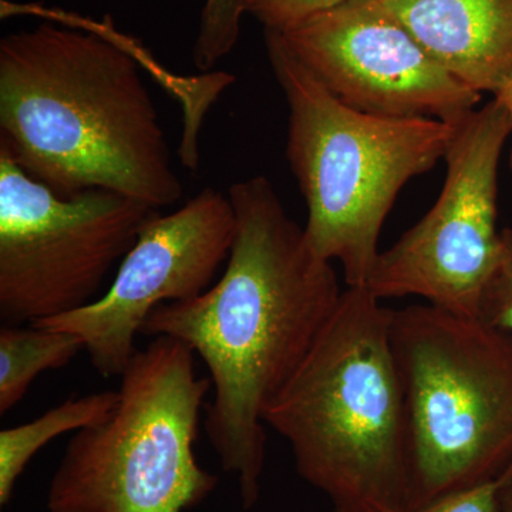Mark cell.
I'll return each mask as SVG.
<instances>
[{
    "instance_id": "9c48e42d",
    "label": "cell",
    "mask_w": 512,
    "mask_h": 512,
    "mask_svg": "<svg viewBox=\"0 0 512 512\" xmlns=\"http://www.w3.org/2000/svg\"><path fill=\"white\" fill-rule=\"evenodd\" d=\"M235 228L228 195L205 188L177 211H157L144 224L104 295L77 311L32 325L76 335L100 376L120 377L157 306L188 301L214 285L215 275L227 264Z\"/></svg>"
},
{
    "instance_id": "ffe728a7",
    "label": "cell",
    "mask_w": 512,
    "mask_h": 512,
    "mask_svg": "<svg viewBox=\"0 0 512 512\" xmlns=\"http://www.w3.org/2000/svg\"><path fill=\"white\" fill-rule=\"evenodd\" d=\"M333 512H338V511H333Z\"/></svg>"
},
{
    "instance_id": "5b68a950",
    "label": "cell",
    "mask_w": 512,
    "mask_h": 512,
    "mask_svg": "<svg viewBox=\"0 0 512 512\" xmlns=\"http://www.w3.org/2000/svg\"><path fill=\"white\" fill-rule=\"evenodd\" d=\"M390 345L410 510L503 476L512 466V333L426 303L392 309Z\"/></svg>"
},
{
    "instance_id": "8992f818",
    "label": "cell",
    "mask_w": 512,
    "mask_h": 512,
    "mask_svg": "<svg viewBox=\"0 0 512 512\" xmlns=\"http://www.w3.org/2000/svg\"><path fill=\"white\" fill-rule=\"evenodd\" d=\"M212 384L185 343L157 336L120 376L106 420L76 431L50 481V512H185L218 485L195 457Z\"/></svg>"
},
{
    "instance_id": "3957f363",
    "label": "cell",
    "mask_w": 512,
    "mask_h": 512,
    "mask_svg": "<svg viewBox=\"0 0 512 512\" xmlns=\"http://www.w3.org/2000/svg\"><path fill=\"white\" fill-rule=\"evenodd\" d=\"M390 315L348 288L308 355L265 410L296 471L338 512H409L402 387Z\"/></svg>"
},
{
    "instance_id": "d6986e66",
    "label": "cell",
    "mask_w": 512,
    "mask_h": 512,
    "mask_svg": "<svg viewBox=\"0 0 512 512\" xmlns=\"http://www.w3.org/2000/svg\"><path fill=\"white\" fill-rule=\"evenodd\" d=\"M494 99L504 107L505 111H507L512 124V77L500 92L494 94ZM510 168L512 171V148L510 153Z\"/></svg>"
},
{
    "instance_id": "9a60e30c",
    "label": "cell",
    "mask_w": 512,
    "mask_h": 512,
    "mask_svg": "<svg viewBox=\"0 0 512 512\" xmlns=\"http://www.w3.org/2000/svg\"><path fill=\"white\" fill-rule=\"evenodd\" d=\"M353 0H247L245 12L265 30H282L301 20Z\"/></svg>"
},
{
    "instance_id": "7a4b0ae2",
    "label": "cell",
    "mask_w": 512,
    "mask_h": 512,
    "mask_svg": "<svg viewBox=\"0 0 512 512\" xmlns=\"http://www.w3.org/2000/svg\"><path fill=\"white\" fill-rule=\"evenodd\" d=\"M0 148L62 197L107 190L160 210L183 197L134 57L43 25L0 40Z\"/></svg>"
},
{
    "instance_id": "5bb4252c",
    "label": "cell",
    "mask_w": 512,
    "mask_h": 512,
    "mask_svg": "<svg viewBox=\"0 0 512 512\" xmlns=\"http://www.w3.org/2000/svg\"><path fill=\"white\" fill-rule=\"evenodd\" d=\"M247 0H205L201 10L192 60L200 70H211L237 46Z\"/></svg>"
},
{
    "instance_id": "ba28073f",
    "label": "cell",
    "mask_w": 512,
    "mask_h": 512,
    "mask_svg": "<svg viewBox=\"0 0 512 512\" xmlns=\"http://www.w3.org/2000/svg\"><path fill=\"white\" fill-rule=\"evenodd\" d=\"M511 136L510 116L495 99L458 126L436 204L393 247L380 251L367 291L380 301L420 296L444 311L480 318L503 258L498 168Z\"/></svg>"
},
{
    "instance_id": "30bf717a",
    "label": "cell",
    "mask_w": 512,
    "mask_h": 512,
    "mask_svg": "<svg viewBox=\"0 0 512 512\" xmlns=\"http://www.w3.org/2000/svg\"><path fill=\"white\" fill-rule=\"evenodd\" d=\"M276 32L336 99L360 113L458 127L481 100L376 0H353Z\"/></svg>"
},
{
    "instance_id": "7c38bea8",
    "label": "cell",
    "mask_w": 512,
    "mask_h": 512,
    "mask_svg": "<svg viewBox=\"0 0 512 512\" xmlns=\"http://www.w3.org/2000/svg\"><path fill=\"white\" fill-rule=\"evenodd\" d=\"M117 400V390L87 394L66 400L29 423L0 431V505L9 504L16 481L43 447L63 434L106 420Z\"/></svg>"
},
{
    "instance_id": "ac0fdd59",
    "label": "cell",
    "mask_w": 512,
    "mask_h": 512,
    "mask_svg": "<svg viewBox=\"0 0 512 512\" xmlns=\"http://www.w3.org/2000/svg\"><path fill=\"white\" fill-rule=\"evenodd\" d=\"M498 512H512V466L508 468L507 476L501 485Z\"/></svg>"
},
{
    "instance_id": "2e32d148",
    "label": "cell",
    "mask_w": 512,
    "mask_h": 512,
    "mask_svg": "<svg viewBox=\"0 0 512 512\" xmlns=\"http://www.w3.org/2000/svg\"><path fill=\"white\" fill-rule=\"evenodd\" d=\"M501 264L481 302L480 318L495 328L512 333V229H503Z\"/></svg>"
},
{
    "instance_id": "4fadbf2b",
    "label": "cell",
    "mask_w": 512,
    "mask_h": 512,
    "mask_svg": "<svg viewBox=\"0 0 512 512\" xmlns=\"http://www.w3.org/2000/svg\"><path fill=\"white\" fill-rule=\"evenodd\" d=\"M84 349L72 333L29 325L0 328V414L22 402L40 373L62 369Z\"/></svg>"
},
{
    "instance_id": "52a82bcc",
    "label": "cell",
    "mask_w": 512,
    "mask_h": 512,
    "mask_svg": "<svg viewBox=\"0 0 512 512\" xmlns=\"http://www.w3.org/2000/svg\"><path fill=\"white\" fill-rule=\"evenodd\" d=\"M157 211L107 190L62 197L0 148L3 325H32L96 301Z\"/></svg>"
},
{
    "instance_id": "8fae6325",
    "label": "cell",
    "mask_w": 512,
    "mask_h": 512,
    "mask_svg": "<svg viewBox=\"0 0 512 512\" xmlns=\"http://www.w3.org/2000/svg\"><path fill=\"white\" fill-rule=\"evenodd\" d=\"M451 76L497 94L512 77V0H376Z\"/></svg>"
},
{
    "instance_id": "277c9868",
    "label": "cell",
    "mask_w": 512,
    "mask_h": 512,
    "mask_svg": "<svg viewBox=\"0 0 512 512\" xmlns=\"http://www.w3.org/2000/svg\"><path fill=\"white\" fill-rule=\"evenodd\" d=\"M265 46L288 104L286 158L308 205L306 241L320 258L342 265L348 288H366L397 195L446 157L458 127L350 109L276 30H265Z\"/></svg>"
},
{
    "instance_id": "e0dca14e",
    "label": "cell",
    "mask_w": 512,
    "mask_h": 512,
    "mask_svg": "<svg viewBox=\"0 0 512 512\" xmlns=\"http://www.w3.org/2000/svg\"><path fill=\"white\" fill-rule=\"evenodd\" d=\"M507 471L490 483L458 491L409 512H498V497Z\"/></svg>"
},
{
    "instance_id": "6da1fadb",
    "label": "cell",
    "mask_w": 512,
    "mask_h": 512,
    "mask_svg": "<svg viewBox=\"0 0 512 512\" xmlns=\"http://www.w3.org/2000/svg\"><path fill=\"white\" fill-rule=\"evenodd\" d=\"M237 228L224 274L188 301L163 303L141 335L185 343L210 372L205 433L235 474L242 507L261 497L265 410L308 355L342 298L332 262L312 251L264 175L228 191Z\"/></svg>"
}]
</instances>
